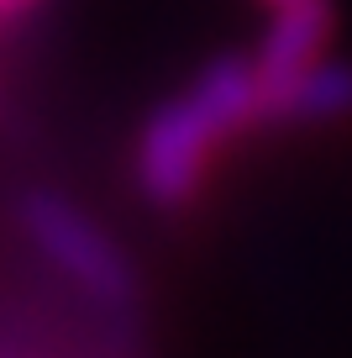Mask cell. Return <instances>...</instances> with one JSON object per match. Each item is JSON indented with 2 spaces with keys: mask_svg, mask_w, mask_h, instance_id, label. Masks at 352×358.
<instances>
[{
  "mask_svg": "<svg viewBox=\"0 0 352 358\" xmlns=\"http://www.w3.org/2000/svg\"><path fill=\"white\" fill-rule=\"evenodd\" d=\"M253 122H258L253 58H216V64H205L137 132V153H132L137 190L153 206H163V211L189 206V195L200 190L216 148Z\"/></svg>",
  "mask_w": 352,
  "mask_h": 358,
  "instance_id": "cell-1",
  "label": "cell"
},
{
  "mask_svg": "<svg viewBox=\"0 0 352 358\" xmlns=\"http://www.w3.org/2000/svg\"><path fill=\"white\" fill-rule=\"evenodd\" d=\"M22 232L32 248L95 306H132L137 301V274L126 253L89 222L79 206L58 201V195H27L22 201Z\"/></svg>",
  "mask_w": 352,
  "mask_h": 358,
  "instance_id": "cell-2",
  "label": "cell"
},
{
  "mask_svg": "<svg viewBox=\"0 0 352 358\" xmlns=\"http://www.w3.org/2000/svg\"><path fill=\"white\" fill-rule=\"evenodd\" d=\"M352 116V69L342 58H310L305 69L258 85V122L279 127H331Z\"/></svg>",
  "mask_w": 352,
  "mask_h": 358,
  "instance_id": "cell-3",
  "label": "cell"
},
{
  "mask_svg": "<svg viewBox=\"0 0 352 358\" xmlns=\"http://www.w3.org/2000/svg\"><path fill=\"white\" fill-rule=\"evenodd\" d=\"M326 37H331V6L326 0H279L274 22H268L263 43L253 53L258 85H274V79L305 69L310 58H321L326 53Z\"/></svg>",
  "mask_w": 352,
  "mask_h": 358,
  "instance_id": "cell-4",
  "label": "cell"
},
{
  "mask_svg": "<svg viewBox=\"0 0 352 358\" xmlns=\"http://www.w3.org/2000/svg\"><path fill=\"white\" fill-rule=\"evenodd\" d=\"M32 0H0V16H16V11H27Z\"/></svg>",
  "mask_w": 352,
  "mask_h": 358,
  "instance_id": "cell-5",
  "label": "cell"
},
{
  "mask_svg": "<svg viewBox=\"0 0 352 358\" xmlns=\"http://www.w3.org/2000/svg\"><path fill=\"white\" fill-rule=\"evenodd\" d=\"M268 6H279V0H268Z\"/></svg>",
  "mask_w": 352,
  "mask_h": 358,
  "instance_id": "cell-6",
  "label": "cell"
}]
</instances>
